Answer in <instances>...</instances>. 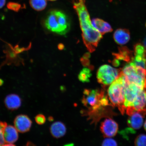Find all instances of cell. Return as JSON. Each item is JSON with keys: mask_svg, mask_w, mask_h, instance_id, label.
<instances>
[{"mask_svg": "<svg viewBox=\"0 0 146 146\" xmlns=\"http://www.w3.org/2000/svg\"><path fill=\"white\" fill-rule=\"evenodd\" d=\"M44 25L49 31L61 35H65L70 30V19L65 13L58 10H51L47 13Z\"/></svg>", "mask_w": 146, "mask_h": 146, "instance_id": "1", "label": "cell"}, {"mask_svg": "<svg viewBox=\"0 0 146 146\" xmlns=\"http://www.w3.org/2000/svg\"><path fill=\"white\" fill-rule=\"evenodd\" d=\"M125 81L122 72L117 79L111 84L108 91L109 100L114 106L117 107L122 114L125 113Z\"/></svg>", "mask_w": 146, "mask_h": 146, "instance_id": "2", "label": "cell"}, {"mask_svg": "<svg viewBox=\"0 0 146 146\" xmlns=\"http://www.w3.org/2000/svg\"><path fill=\"white\" fill-rule=\"evenodd\" d=\"M80 23L84 44L89 52H94L103 38L102 35L92 26L90 19L82 20Z\"/></svg>", "mask_w": 146, "mask_h": 146, "instance_id": "3", "label": "cell"}, {"mask_svg": "<svg viewBox=\"0 0 146 146\" xmlns=\"http://www.w3.org/2000/svg\"><path fill=\"white\" fill-rule=\"evenodd\" d=\"M84 106L91 112L109 105L108 98L103 90L85 89L82 100Z\"/></svg>", "mask_w": 146, "mask_h": 146, "instance_id": "4", "label": "cell"}, {"mask_svg": "<svg viewBox=\"0 0 146 146\" xmlns=\"http://www.w3.org/2000/svg\"><path fill=\"white\" fill-rule=\"evenodd\" d=\"M121 72L128 83L146 89V69L135 66L130 62L124 66Z\"/></svg>", "mask_w": 146, "mask_h": 146, "instance_id": "5", "label": "cell"}, {"mask_svg": "<svg viewBox=\"0 0 146 146\" xmlns=\"http://www.w3.org/2000/svg\"><path fill=\"white\" fill-rule=\"evenodd\" d=\"M121 70L113 68L109 65L102 66L98 69L97 78L98 83L103 86L110 85L119 77Z\"/></svg>", "mask_w": 146, "mask_h": 146, "instance_id": "6", "label": "cell"}, {"mask_svg": "<svg viewBox=\"0 0 146 146\" xmlns=\"http://www.w3.org/2000/svg\"><path fill=\"white\" fill-rule=\"evenodd\" d=\"M125 81V102L124 105L126 109L128 107H132L133 103L139 93L142 89H145L134 84L129 83Z\"/></svg>", "mask_w": 146, "mask_h": 146, "instance_id": "7", "label": "cell"}, {"mask_svg": "<svg viewBox=\"0 0 146 146\" xmlns=\"http://www.w3.org/2000/svg\"><path fill=\"white\" fill-rule=\"evenodd\" d=\"M118 129L117 123L110 118L106 119L100 125V131L105 137L110 138L115 136Z\"/></svg>", "mask_w": 146, "mask_h": 146, "instance_id": "8", "label": "cell"}, {"mask_svg": "<svg viewBox=\"0 0 146 146\" xmlns=\"http://www.w3.org/2000/svg\"><path fill=\"white\" fill-rule=\"evenodd\" d=\"M15 127L18 132L25 133L30 131L32 121L27 115L20 114L16 117L14 121Z\"/></svg>", "mask_w": 146, "mask_h": 146, "instance_id": "9", "label": "cell"}, {"mask_svg": "<svg viewBox=\"0 0 146 146\" xmlns=\"http://www.w3.org/2000/svg\"><path fill=\"white\" fill-rule=\"evenodd\" d=\"M129 116L127 120V125L129 127L128 129L135 133V130H138L142 127L145 116L137 111H134Z\"/></svg>", "mask_w": 146, "mask_h": 146, "instance_id": "10", "label": "cell"}, {"mask_svg": "<svg viewBox=\"0 0 146 146\" xmlns=\"http://www.w3.org/2000/svg\"><path fill=\"white\" fill-rule=\"evenodd\" d=\"M133 108L144 116L146 115V89H142L137 96L133 103Z\"/></svg>", "mask_w": 146, "mask_h": 146, "instance_id": "11", "label": "cell"}, {"mask_svg": "<svg viewBox=\"0 0 146 146\" xmlns=\"http://www.w3.org/2000/svg\"><path fill=\"white\" fill-rule=\"evenodd\" d=\"M113 55L114 59L120 61H123L129 63L132 61L134 53L127 47L123 46L118 48V52L114 53Z\"/></svg>", "mask_w": 146, "mask_h": 146, "instance_id": "12", "label": "cell"}, {"mask_svg": "<svg viewBox=\"0 0 146 146\" xmlns=\"http://www.w3.org/2000/svg\"><path fill=\"white\" fill-rule=\"evenodd\" d=\"M3 137L5 143H13L18 139V131L15 127L7 125L3 130Z\"/></svg>", "mask_w": 146, "mask_h": 146, "instance_id": "13", "label": "cell"}, {"mask_svg": "<svg viewBox=\"0 0 146 146\" xmlns=\"http://www.w3.org/2000/svg\"><path fill=\"white\" fill-rule=\"evenodd\" d=\"M4 103L7 109L9 110L13 111L17 110L21 106V100L17 94H10L5 98Z\"/></svg>", "mask_w": 146, "mask_h": 146, "instance_id": "14", "label": "cell"}, {"mask_svg": "<svg viewBox=\"0 0 146 146\" xmlns=\"http://www.w3.org/2000/svg\"><path fill=\"white\" fill-rule=\"evenodd\" d=\"M113 38L114 41L117 44L125 45L128 42L130 39V32L126 29H118L115 32Z\"/></svg>", "mask_w": 146, "mask_h": 146, "instance_id": "15", "label": "cell"}, {"mask_svg": "<svg viewBox=\"0 0 146 146\" xmlns=\"http://www.w3.org/2000/svg\"><path fill=\"white\" fill-rule=\"evenodd\" d=\"M91 23L92 26L102 35L106 33L112 32L113 31L112 27L109 23L99 18L93 19Z\"/></svg>", "mask_w": 146, "mask_h": 146, "instance_id": "16", "label": "cell"}, {"mask_svg": "<svg viewBox=\"0 0 146 146\" xmlns=\"http://www.w3.org/2000/svg\"><path fill=\"white\" fill-rule=\"evenodd\" d=\"M66 127L63 123L56 121L53 123L50 127V131L54 137L59 138L64 136L66 133Z\"/></svg>", "mask_w": 146, "mask_h": 146, "instance_id": "17", "label": "cell"}, {"mask_svg": "<svg viewBox=\"0 0 146 146\" xmlns=\"http://www.w3.org/2000/svg\"><path fill=\"white\" fill-rule=\"evenodd\" d=\"M29 3L31 7L37 11L44 10L47 5L46 0H30Z\"/></svg>", "mask_w": 146, "mask_h": 146, "instance_id": "18", "label": "cell"}, {"mask_svg": "<svg viewBox=\"0 0 146 146\" xmlns=\"http://www.w3.org/2000/svg\"><path fill=\"white\" fill-rule=\"evenodd\" d=\"M91 70L90 68H84L82 69L78 76L79 81L83 83L89 82L92 76Z\"/></svg>", "mask_w": 146, "mask_h": 146, "instance_id": "19", "label": "cell"}, {"mask_svg": "<svg viewBox=\"0 0 146 146\" xmlns=\"http://www.w3.org/2000/svg\"><path fill=\"white\" fill-rule=\"evenodd\" d=\"M134 144L135 146H146V135L140 134L137 136Z\"/></svg>", "mask_w": 146, "mask_h": 146, "instance_id": "20", "label": "cell"}, {"mask_svg": "<svg viewBox=\"0 0 146 146\" xmlns=\"http://www.w3.org/2000/svg\"><path fill=\"white\" fill-rule=\"evenodd\" d=\"M7 6L9 10L16 12H19L22 8L21 5L18 3L10 2L7 4Z\"/></svg>", "mask_w": 146, "mask_h": 146, "instance_id": "21", "label": "cell"}, {"mask_svg": "<svg viewBox=\"0 0 146 146\" xmlns=\"http://www.w3.org/2000/svg\"><path fill=\"white\" fill-rule=\"evenodd\" d=\"M90 57V54L89 52L86 53L81 58V63L84 66L88 67L89 68L92 70V68L90 66L89 58Z\"/></svg>", "mask_w": 146, "mask_h": 146, "instance_id": "22", "label": "cell"}, {"mask_svg": "<svg viewBox=\"0 0 146 146\" xmlns=\"http://www.w3.org/2000/svg\"><path fill=\"white\" fill-rule=\"evenodd\" d=\"M7 125L5 122L0 121V146H2L5 143L3 137V130Z\"/></svg>", "mask_w": 146, "mask_h": 146, "instance_id": "23", "label": "cell"}, {"mask_svg": "<svg viewBox=\"0 0 146 146\" xmlns=\"http://www.w3.org/2000/svg\"><path fill=\"white\" fill-rule=\"evenodd\" d=\"M102 146H118L117 143L114 139L110 138L105 139L102 142Z\"/></svg>", "mask_w": 146, "mask_h": 146, "instance_id": "24", "label": "cell"}, {"mask_svg": "<svg viewBox=\"0 0 146 146\" xmlns=\"http://www.w3.org/2000/svg\"><path fill=\"white\" fill-rule=\"evenodd\" d=\"M35 121L38 125H42L44 124L46 122V118L42 114H39L37 115L35 118Z\"/></svg>", "mask_w": 146, "mask_h": 146, "instance_id": "25", "label": "cell"}, {"mask_svg": "<svg viewBox=\"0 0 146 146\" xmlns=\"http://www.w3.org/2000/svg\"><path fill=\"white\" fill-rule=\"evenodd\" d=\"M113 65L115 67H118L120 65V61L118 60L114 59L112 62Z\"/></svg>", "mask_w": 146, "mask_h": 146, "instance_id": "26", "label": "cell"}, {"mask_svg": "<svg viewBox=\"0 0 146 146\" xmlns=\"http://www.w3.org/2000/svg\"><path fill=\"white\" fill-rule=\"evenodd\" d=\"M6 0H0V9L3 8L5 5Z\"/></svg>", "mask_w": 146, "mask_h": 146, "instance_id": "27", "label": "cell"}, {"mask_svg": "<svg viewBox=\"0 0 146 146\" xmlns=\"http://www.w3.org/2000/svg\"><path fill=\"white\" fill-rule=\"evenodd\" d=\"M25 146H36L35 145H34V144L31 142H27L26 145Z\"/></svg>", "mask_w": 146, "mask_h": 146, "instance_id": "28", "label": "cell"}, {"mask_svg": "<svg viewBox=\"0 0 146 146\" xmlns=\"http://www.w3.org/2000/svg\"><path fill=\"white\" fill-rule=\"evenodd\" d=\"M2 146H16L15 145H13L12 143H7L4 144Z\"/></svg>", "mask_w": 146, "mask_h": 146, "instance_id": "29", "label": "cell"}, {"mask_svg": "<svg viewBox=\"0 0 146 146\" xmlns=\"http://www.w3.org/2000/svg\"><path fill=\"white\" fill-rule=\"evenodd\" d=\"M143 45L146 51V37L145 38L143 41Z\"/></svg>", "mask_w": 146, "mask_h": 146, "instance_id": "30", "label": "cell"}, {"mask_svg": "<svg viewBox=\"0 0 146 146\" xmlns=\"http://www.w3.org/2000/svg\"><path fill=\"white\" fill-rule=\"evenodd\" d=\"M59 49H60V50H61H61H62V49L64 48V46H63V44H59Z\"/></svg>", "mask_w": 146, "mask_h": 146, "instance_id": "31", "label": "cell"}, {"mask_svg": "<svg viewBox=\"0 0 146 146\" xmlns=\"http://www.w3.org/2000/svg\"><path fill=\"white\" fill-rule=\"evenodd\" d=\"M3 80H2L0 79V86H1L3 85Z\"/></svg>", "mask_w": 146, "mask_h": 146, "instance_id": "32", "label": "cell"}, {"mask_svg": "<svg viewBox=\"0 0 146 146\" xmlns=\"http://www.w3.org/2000/svg\"><path fill=\"white\" fill-rule=\"evenodd\" d=\"M144 129H145V131H146V119L145 121V123H144Z\"/></svg>", "mask_w": 146, "mask_h": 146, "instance_id": "33", "label": "cell"}, {"mask_svg": "<svg viewBox=\"0 0 146 146\" xmlns=\"http://www.w3.org/2000/svg\"><path fill=\"white\" fill-rule=\"evenodd\" d=\"M48 1H56V0H48Z\"/></svg>", "mask_w": 146, "mask_h": 146, "instance_id": "34", "label": "cell"}, {"mask_svg": "<svg viewBox=\"0 0 146 146\" xmlns=\"http://www.w3.org/2000/svg\"></svg>", "mask_w": 146, "mask_h": 146, "instance_id": "35", "label": "cell"}]
</instances>
